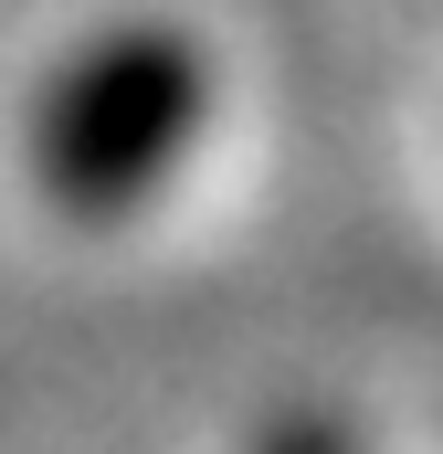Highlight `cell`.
<instances>
[{
	"label": "cell",
	"instance_id": "1",
	"mask_svg": "<svg viewBox=\"0 0 443 454\" xmlns=\"http://www.w3.org/2000/svg\"><path fill=\"white\" fill-rule=\"evenodd\" d=\"M212 116V64L201 43H180L169 21H127L106 43H85L43 106H32V180L64 223H127L190 148Z\"/></svg>",
	"mask_w": 443,
	"mask_h": 454
},
{
	"label": "cell",
	"instance_id": "2",
	"mask_svg": "<svg viewBox=\"0 0 443 454\" xmlns=\"http://www.w3.org/2000/svg\"><path fill=\"white\" fill-rule=\"evenodd\" d=\"M253 454H359V444H348V423H328V412H296V423H275Z\"/></svg>",
	"mask_w": 443,
	"mask_h": 454
}]
</instances>
